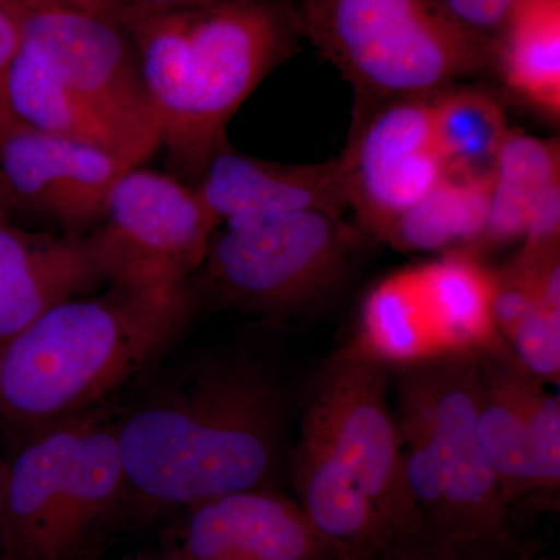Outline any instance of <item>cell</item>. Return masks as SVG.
Returning a JSON list of instances; mask_svg holds the SVG:
<instances>
[{
	"instance_id": "6da1fadb",
	"label": "cell",
	"mask_w": 560,
	"mask_h": 560,
	"mask_svg": "<svg viewBox=\"0 0 560 560\" xmlns=\"http://www.w3.org/2000/svg\"><path fill=\"white\" fill-rule=\"evenodd\" d=\"M285 429L278 383L248 360L175 372L116 430L127 492L149 510L194 506L267 488Z\"/></svg>"
},
{
	"instance_id": "7a4b0ae2",
	"label": "cell",
	"mask_w": 560,
	"mask_h": 560,
	"mask_svg": "<svg viewBox=\"0 0 560 560\" xmlns=\"http://www.w3.org/2000/svg\"><path fill=\"white\" fill-rule=\"evenodd\" d=\"M189 283L113 278L0 345V418L44 430L80 418L135 377L187 323Z\"/></svg>"
},
{
	"instance_id": "3957f363",
	"label": "cell",
	"mask_w": 560,
	"mask_h": 560,
	"mask_svg": "<svg viewBox=\"0 0 560 560\" xmlns=\"http://www.w3.org/2000/svg\"><path fill=\"white\" fill-rule=\"evenodd\" d=\"M161 130L180 173L198 179L226 143V127L250 92L287 60L301 33L275 0L171 11L124 24Z\"/></svg>"
},
{
	"instance_id": "277c9868",
	"label": "cell",
	"mask_w": 560,
	"mask_h": 560,
	"mask_svg": "<svg viewBox=\"0 0 560 560\" xmlns=\"http://www.w3.org/2000/svg\"><path fill=\"white\" fill-rule=\"evenodd\" d=\"M397 425L408 486L431 539L514 544L478 436L477 357L400 368Z\"/></svg>"
},
{
	"instance_id": "5b68a950",
	"label": "cell",
	"mask_w": 560,
	"mask_h": 560,
	"mask_svg": "<svg viewBox=\"0 0 560 560\" xmlns=\"http://www.w3.org/2000/svg\"><path fill=\"white\" fill-rule=\"evenodd\" d=\"M294 14L352 84L355 102L434 94L480 72L495 51L459 27L441 0H298Z\"/></svg>"
},
{
	"instance_id": "8992f818",
	"label": "cell",
	"mask_w": 560,
	"mask_h": 560,
	"mask_svg": "<svg viewBox=\"0 0 560 560\" xmlns=\"http://www.w3.org/2000/svg\"><path fill=\"white\" fill-rule=\"evenodd\" d=\"M345 215L302 210L248 230L213 235L200 285L238 311L283 318L329 296L355 253L357 234Z\"/></svg>"
},
{
	"instance_id": "52a82bcc",
	"label": "cell",
	"mask_w": 560,
	"mask_h": 560,
	"mask_svg": "<svg viewBox=\"0 0 560 560\" xmlns=\"http://www.w3.org/2000/svg\"><path fill=\"white\" fill-rule=\"evenodd\" d=\"M388 366L353 341L320 371L304 418L370 499L400 548L425 540L388 401Z\"/></svg>"
},
{
	"instance_id": "ba28073f",
	"label": "cell",
	"mask_w": 560,
	"mask_h": 560,
	"mask_svg": "<svg viewBox=\"0 0 560 560\" xmlns=\"http://www.w3.org/2000/svg\"><path fill=\"white\" fill-rule=\"evenodd\" d=\"M431 95L355 102L348 145L338 160L348 208L377 241L385 242L401 215L447 175Z\"/></svg>"
},
{
	"instance_id": "9c48e42d",
	"label": "cell",
	"mask_w": 560,
	"mask_h": 560,
	"mask_svg": "<svg viewBox=\"0 0 560 560\" xmlns=\"http://www.w3.org/2000/svg\"><path fill=\"white\" fill-rule=\"evenodd\" d=\"M20 22L25 54L124 128L150 156L160 149V124L124 25L72 9H20Z\"/></svg>"
},
{
	"instance_id": "30bf717a",
	"label": "cell",
	"mask_w": 560,
	"mask_h": 560,
	"mask_svg": "<svg viewBox=\"0 0 560 560\" xmlns=\"http://www.w3.org/2000/svg\"><path fill=\"white\" fill-rule=\"evenodd\" d=\"M217 228L194 186L138 165L116 184L91 235L109 279L180 285L200 270Z\"/></svg>"
},
{
	"instance_id": "8fae6325",
	"label": "cell",
	"mask_w": 560,
	"mask_h": 560,
	"mask_svg": "<svg viewBox=\"0 0 560 560\" xmlns=\"http://www.w3.org/2000/svg\"><path fill=\"white\" fill-rule=\"evenodd\" d=\"M132 167L138 165L109 151L21 124L0 135V175L14 215L47 221L62 234L84 237L97 230L114 187Z\"/></svg>"
},
{
	"instance_id": "7c38bea8",
	"label": "cell",
	"mask_w": 560,
	"mask_h": 560,
	"mask_svg": "<svg viewBox=\"0 0 560 560\" xmlns=\"http://www.w3.org/2000/svg\"><path fill=\"white\" fill-rule=\"evenodd\" d=\"M158 560H348L313 528L300 503L268 488L184 510Z\"/></svg>"
},
{
	"instance_id": "4fadbf2b",
	"label": "cell",
	"mask_w": 560,
	"mask_h": 560,
	"mask_svg": "<svg viewBox=\"0 0 560 560\" xmlns=\"http://www.w3.org/2000/svg\"><path fill=\"white\" fill-rule=\"evenodd\" d=\"M195 190L217 224L248 230L302 210L348 212L338 158L319 164L257 160L223 143L198 176Z\"/></svg>"
},
{
	"instance_id": "5bb4252c",
	"label": "cell",
	"mask_w": 560,
	"mask_h": 560,
	"mask_svg": "<svg viewBox=\"0 0 560 560\" xmlns=\"http://www.w3.org/2000/svg\"><path fill=\"white\" fill-rule=\"evenodd\" d=\"M108 280L91 234L0 223V345L55 305L94 293Z\"/></svg>"
},
{
	"instance_id": "9a60e30c",
	"label": "cell",
	"mask_w": 560,
	"mask_h": 560,
	"mask_svg": "<svg viewBox=\"0 0 560 560\" xmlns=\"http://www.w3.org/2000/svg\"><path fill=\"white\" fill-rule=\"evenodd\" d=\"M90 416L40 430L7 466L0 551L5 560H55L62 497Z\"/></svg>"
},
{
	"instance_id": "2e32d148",
	"label": "cell",
	"mask_w": 560,
	"mask_h": 560,
	"mask_svg": "<svg viewBox=\"0 0 560 560\" xmlns=\"http://www.w3.org/2000/svg\"><path fill=\"white\" fill-rule=\"evenodd\" d=\"M515 359L503 346L477 357V425L482 452L508 508L540 499L533 448L514 388Z\"/></svg>"
},
{
	"instance_id": "e0dca14e",
	"label": "cell",
	"mask_w": 560,
	"mask_h": 560,
	"mask_svg": "<svg viewBox=\"0 0 560 560\" xmlns=\"http://www.w3.org/2000/svg\"><path fill=\"white\" fill-rule=\"evenodd\" d=\"M9 92L14 117L24 127L109 151L132 165L150 158L138 140L50 75L21 47L11 68Z\"/></svg>"
},
{
	"instance_id": "ac0fdd59",
	"label": "cell",
	"mask_w": 560,
	"mask_h": 560,
	"mask_svg": "<svg viewBox=\"0 0 560 560\" xmlns=\"http://www.w3.org/2000/svg\"><path fill=\"white\" fill-rule=\"evenodd\" d=\"M418 268L448 359L478 357L506 346L493 323L495 272L470 250H451Z\"/></svg>"
},
{
	"instance_id": "d6986e66",
	"label": "cell",
	"mask_w": 560,
	"mask_h": 560,
	"mask_svg": "<svg viewBox=\"0 0 560 560\" xmlns=\"http://www.w3.org/2000/svg\"><path fill=\"white\" fill-rule=\"evenodd\" d=\"M355 341L386 366L399 370L448 359L418 267L393 272L372 287L361 307Z\"/></svg>"
},
{
	"instance_id": "ffe728a7",
	"label": "cell",
	"mask_w": 560,
	"mask_h": 560,
	"mask_svg": "<svg viewBox=\"0 0 560 560\" xmlns=\"http://www.w3.org/2000/svg\"><path fill=\"white\" fill-rule=\"evenodd\" d=\"M493 61L515 95L559 117L560 0H518Z\"/></svg>"
},
{
	"instance_id": "44dd1931",
	"label": "cell",
	"mask_w": 560,
	"mask_h": 560,
	"mask_svg": "<svg viewBox=\"0 0 560 560\" xmlns=\"http://www.w3.org/2000/svg\"><path fill=\"white\" fill-rule=\"evenodd\" d=\"M127 493L124 463L114 427L91 420L81 436L62 497L55 560H72L117 501Z\"/></svg>"
},
{
	"instance_id": "7402d4cb",
	"label": "cell",
	"mask_w": 560,
	"mask_h": 560,
	"mask_svg": "<svg viewBox=\"0 0 560 560\" xmlns=\"http://www.w3.org/2000/svg\"><path fill=\"white\" fill-rule=\"evenodd\" d=\"M490 178L445 175L401 215L385 242L401 253H451L480 246L488 223Z\"/></svg>"
},
{
	"instance_id": "603a6c76",
	"label": "cell",
	"mask_w": 560,
	"mask_h": 560,
	"mask_svg": "<svg viewBox=\"0 0 560 560\" xmlns=\"http://www.w3.org/2000/svg\"><path fill=\"white\" fill-rule=\"evenodd\" d=\"M556 184H560L559 143L511 130L493 165L480 246L522 238L534 206Z\"/></svg>"
},
{
	"instance_id": "cb8c5ba5",
	"label": "cell",
	"mask_w": 560,
	"mask_h": 560,
	"mask_svg": "<svg viewBox=\"0 0 560 560\" xmlns=\"http://www.w3.org/2000/svg\"><path fill=\"white\" fill-rule=\"evenodd\" d=\"M434 135L447 175H492L504 140L506 114L489 92L452 86L431 95Z\"/></svg>"
},
{
	"instance_id": "d4e9b609",
	"label": "cell",
	"mask_w": 560,
	"mask_h": 560,
	"mask_svg": "<svg viewBox=\"0 0 560 560\" xmlns=\"http://www.w3.org/2000/svg\"><path fill=\"white\" fill-rule=\"evenodd\" d=\"M545 383L515 361L514 388L528 425L540 499H552L560 486V400Z\"/></svg>"
},
{
	"instance_id": "484cf974",
	"label": "cell",
	"mask_w": 560,
	"mask_h": 560,
	"mask_svg": "<svg viewBox=\"0 0 560 560\" xmlns=\"http://www.w3.org/2000/svg\"><path fill=\"white\" fill-rule=\"evenodd\" d=\"M504 342L512 349V357L530 377L558 385L560 311L545 308L536 301Z\"/></svg>"
},
{
	"instance_id": "4316f807",
	"label": "cell",
	"mask_w": 560,
	"mask_h": 560,
	"mask_svg": "<svg viewBox=\"0 0 560 560\" xmlns=\"http://www.w3.org/2000/svg\"><path fill=\"white\" fill-rule=\"evenodd\" d=\"M560 238V184L541 195L530 212L528 226L523 234V246L515 264L530 270L540 261L559 253Z\"/></svg>"
},
{
	"instance_id": "83f0119b",
	"label": "cell",
	"mask_w": 560,
	"mask_h": 560,
	"mask_svg": "<svg viewBox=\"0 0 560 560\" xmlns=\"http://www.w3.org/2000/svg\"><path fill=\"white\" fill-rule=\"evenodd\" d=\"M441 3L459 27L495 46L518 0H441Z\"/></svg>"
},
{
	"instance_id": "f1b7e54d",
	"label": "cell",
	"mask_w": 560,
	"mask_h": 560,
	"mask_svg": "<svg viewBox=\"0 0 560 560\" xmlns=\"http://www.w3.org/2000/svg\"><path fill=\"white\" fill-rule=\"evenodd\" d=\"M383 560H523L522 552L514 544L455 545L425 540L411 547L401 548Z\"/></svg>"
},
{
	"instance_id": "f546056e",
	"label": "cell",
	"mask_w": 560,
	"mask_h": 560,
	"mask_svg": "<svg viewBox=\"0 0 560 560\" xmlns=\"http://www.w3.org/2000/svg\"><path fill=\"white\" fill-rule=\"evenodd\" d=\"M21 47L20 7L0 5V135L20 124L10 103V72Z\"/></svg>"
},
{
	"instance_id": "4dcf8cb0",
	"label": "cell",
	"mask_w": 560,
	"mask_h": 560,
	"mask_svg": "<svg viewBox=\"0 0 560 560\" xmlns=\"http://www.w3.org/2000/svg\"><path fill=\"white\" fill-rule=\"evenodd\" d=\"M250 2V0H106L110 20L127 24L139 18L171 11L212 10L232 3Z\"/></svg>"
},
{
	"instance_id": "1f68e13d",
	"label": "cell",
	"mask_w": 560,
	"mask_h": 560,
	"mask_svg": "<svg viewBox=\"0 0 560 560\" xmlns=\"http://www.w3.org/2000/svg\"><path fill=\"white\" fill-rule=\"evenodd\" d=\"M10 2L28 11L72 9L110 18L106 0H10Z\"/></svg>"
},
{
	"instance_id": "d6a6232c",
	"label": "cell",
	"mask_w": 560,
	"mask_h": 560,
	"mask_svg": "<svg viewBox=\"0 0 560 560\" xmlns=\"http://www.w3.org/2000/svg\"><path fill=\"white\" fill-rule=\"evenodd\" d=\"M13 215V205H11L9 191H7L2 175H0V223H9Z\"/></svg>"
},
{
	"instance_id": "836d02e7",
	"label": "cell",
	"mask_w": 560,
	"mask_h": 560,
	"mask_svg": "<svg viewBox=\"0 0 560 560\" xmlns=\"http://www.w3.org/2000/svg\"><path fill=\"white\" fill-rule=\"evenodd\" d=\"M7 466L0 460V528H2L3 511H5Z\"/></svg>"
},
{
	"instance_id": "e575fe53",
	"label": "cell",
	"mask_w": 560,
	"mask_h": 560,
	"mask_svg": "<svg viewBox=\"0 0 560 560\" xmlns=\"http://www.w3.org/2000/svg\"><path fill=\"white\" fill-rule=\"evenodd\" d=\"M130 560H158L156 555L153 556H138V558Z\"/></svg>"
},
{
	"instance_id": "d590c367",
	"label": "cell",
	"mask_w": 560,
	"mask_h": 560,
	"mask_svg": "<svg viewBox=\"0 0 560 560\" xmlns=\"http://www.w3.org/2000/svg\"><path fill=\"white\" fill-rule=\"evenodd\" d=\"M0 5H14V3H11L10 0H0Z\"/></svg>"
},
{
	"instance_id": "8d00e7d4",
	"label": "cell",
	"mask_w": 560,
	"mask_h": 560,
	"mask_svg": "<svg viewBox=\"0 0 560 560\" xmlns=\"http://www.w3.org/2000/svg\"><path fill=\"white\" fill-rule=\"evenodd\" d=\"M0 560H5V558H3V556H2V555H0Z\"/></svg>"
},
{
	"instance_id": "74e56055",
	"label": "cell",
	"mask_w": 560,
	"mask_h": 560,
	"mask_svg": "<svg viewBox=\"0 0 560 560\" xmlns=\"http://www.w3.org/2000/svg\"><path fill=\"white\" fill-rule=\"evenodd\" d=\"M523 560H526L525 558H523Z\"/></svg>"
}]
</instances>
